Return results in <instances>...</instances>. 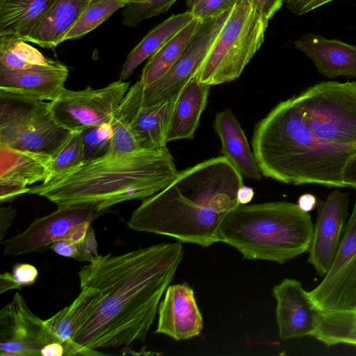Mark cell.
Segmentation results:
<instances>
[{
	"label": "cell",
	"mask_w": 356,
	"mask_h": 356,
	"mask_svg": "<svg viewBox=\"0 0 356 356\" xmlns=\"http://www.w3.org/2000/svg\"><path fill=\"white\" fill-rule=\"evenodd\" d=\"M129 88V82L120 79L99 89L65 88L56 99L48 102L49 108L59 125L72 133L81 132L111 122Z\"/></svg>",
	"instance_id": "9"
},
{
	"label": "cell",
	"mask_w": 356,
	"mask_h": 356,
	"mask_svg": "<svg viewBox=\"0 0 356 356\" xmlns=\"http://www.w3.org/2000/svg\"><path fill=\"white\" fill-rule=\"evenodd\" d=\"M156 333L176 341L199 336L203 319L197 305L193 289L187 283L169 286L159 303Z\"/></svg>",
	"instance_id": "15"
},
{
	"label": "cell",
	"mask_w": 356,
	"mask_h": 356,
	"mask_svg": "<svg viewBox=\"0 0 356 356\" xmlns=\"http://www.w3.org/2000/svg\"><path fill=\"white\" fill-rule=\"evenodd\" d=\"M256 12L268 22L282 7L285 0H248Z\"/></svg>",
	"instance_id": "39"
},
{
	"label": "cell",
	"mask_w": 356,
	"mask_h": 356,
	"mask_svg": "<svg viewBox=\"0 0 356 356\" xmlns=\"http://www.w3.org/2000/svg\"><path fill=\"white\" fill-rule=\"evenodd\" d=\"M91 222H82L72 228L63 238L64 240L72 243L82 244Z\"/></svg>",
	"instance_id": "41"
},
{
	"label": "cell",
	"mask_w": 356,
	"mask_h": 356,
	"mask_svg": "<svg viewBox=\"0 0 356 356\" xmlns=\"http://www.w3.org/2000/svg\"><path fill=\"white\" fill-rule=\"evenodd\" d=\"M294 97L318 140L334 147H356V81H323Z\"/></svg>",
	"instance_id": "7"
},
{
	"label": "cell",
	"mask_w": 356,
	"mask_h": 356,
	"mask_svg": "<svg viewBox=\"0 0 356 356\" xmlns=\"http://www.w3.org/2000/svg\"><path fill=\"white\" fill-rule=\"evenodd\" d=\"M121 1L124 2L126 5L134 1L135 0H120Z\"/></svg>",
	"instance_id": "50"
},
{
	"label": "cell",
	"mask_w": 356,
	"mask_h": 356,
	"mask_svg": "<svg viewBox=\"0 0 356 356\" xmlns=\"http://www.w3.org/2000/svg\"><path fill=\"white\" fill-rule=\"evenodd\" d=\"M71 134L72 132L54 120L47 103V105L20 134L11 147L51 156Z\"/></svg>",
	"instance_id": "25"
},
{
	"label": "cell",
	"mask_w": 356,
	"mask_h": 356,
	"mask_svg": "<svg viewBox=\"0 0 356 356\" xmlns=\"http://www.w3.org/2000/svg\"><path fill=\"white\" fill-rule=\"evenodd\" d=\"M243 177L223 156L179 172L165 188L144 199L127 226L137 232L171 236L209 247L218 242V227L239 203Z\"/></svg>",
	"instance_id": "2"
},
{
	"label": "cell",
	"mask_w": 356,
	"mask_h": 356,
	"mask_svg": "<svg viewBox=\"0 0 356 356\" xmlns=\"http://www.w3.org/2000/svg\"><path fill=\"white\" fill-rule=\"evenodd\" d=\"M54 62L27 42L15 35H0L1 68L26 70L35 66L48 65Z\"/></svg>",
	"instance_id": "29"
},
{
	"label": "cell",
	"mask_w": 356,
	"mask_h": 356,
	"mask_svg": "<svg viewBox=\"0 0 356 356\" xmlns=\"http://www.w3.org/2000/svg\"><path fill=\"white\" fill-rule=\"evenodd\" d=\"M49 248L60 256L83 261L81 252V244L61 239L53 243Z\"/></svg>",
	"instance_id": "38"
},
{
	"label": "cell",
	"mask_w": 356,
	"mask_h": 356,
	"mask_svg": "<svg viewBox=\"0 0 356 356\" xmlns=\"http://www.w3.org/2000/svg\"><path fill=\"white\" fill-rule=\"evenodd\" d=\"M84 161L81 132H74L66 141L50 156L49 175L46 183L54 177L77 166Z\"/></svg>",
	"instance_id": "31"
},
{
	"label": "cell",
	"mask_w": 356,
	"mask_h": 356,
	"mask_svg": "<svg viewBox=\"0 0 356 356\" xmlns=\"http://www.w3.org/2000/svg\"><path fill=\"white\" fill-rule=\"evenodd\" d=\"M177 0H135L125 6L122 13V23L130 27L143 20L166 13Z\"/></svg>",
	"instance_id": "32"
},
{
	"label": "cell",
	"mask_w": 356,
	"mask_h": 356,
	"mask_svg": "<svg viewBox=\"0 0 356 356\" xmlns=\"http://www.w3.org/2000/svg\"><path fill=\"white\" fill-rule=\"evenodd\" d=\"M232 8L215 18L201 21L180 57L160 79L147 86L139 79L130 86L128 92L140 106L163 101L180 90L197 74Z\"/></svg>",
	"instance_id": "8"
},
{
	"label": "cell",
	"mask_w": 356,
	"mask_h": 356,
	"mask_svg": "<svg viewBox=\"0 0 356 356\" xmlns=\"http://www.w3.org/2000/svg\"><path fill=\"white\" fill-rule=\"evenodd\" d=\"M84 161L102 156L111 145L113 128L110 123L88 128L81 132Z\"/></svg>",
	"instance_id": "33"
},
{
	"label": "cell",
	"mask_w": 356,
	"mask_h": 356,
	"mask_svg": "<svg viewBox=\"0 0 356 356\" xmlns=\"http://www.w3.org/2000/svg\"><path fill=\"white\" fill-rule=\"evenodd\" d=\"M50 156L0 145V185L27 188L44 182Z\"/></svg>",
	"instance_id": "20"
},
{
	"label": "cell",
	"mask_w": 356,
	"mask_h": 356,
	"mask_svg": "<svg viewBox=\"0 0 356 356\" xmlns=\"http://www.w3.org/2000/svg\"><path fill=\"white\" fill-rule=\"evenodd\" d=\"M210 86L200 82L197 75L181 90L167 141L192 139L208 101Z\"/></svg>",
	"instance_id": "21"
},
{
	"label": "cell",
	"mask_w": 356,
	"mask_h": 356,
	"mask_svg": "<svg viewBox=\"0 0 356 356\" xmlns=\"http://www.w3.org/2000/svg\"><path fill=\"white\" fill-rule=\"evenodd\" d=\"M168 149H142L128 154L108 152L83 161L46 183L30 187L58 207L82 206L108 210L132 200H144L167 187L177 176Z\"/></svg>",
	"instance_id": "3"
},
{
	"label": "cell",
	"mask_w": 356,
	"mask_h": 356,
	"mask_svg": "<svg viewBox=\"0 0 356 356\" xmlns=\"http://www.w3.org/2000/svg\"><path fill=\"white\" fill-rule=\"evenodd\" d=\"M81 248L83 250L90 252L94 256L98 255L97 243L95 238V234L91 225L88 229L84 241L81 244Z\"/></svg>",
	"instance_id": "45"
},
{
	"label": "cell",
	"mask_w": 356,
	"mask_h": 356,
	"mask_svg": "<svg viewBox=\"0 0 356 356\" xmlns=\"http://www.w3.org/2000/svg\"><path fill=\"white\" fill-rule=\"evenodd\" d=\"M74 300L49 318L44 320L45 325L56 336L65 349V356L105 355L73 341L79 329L90 318L95 310L99 297V291L83 286Z\"/></svg>",
	"instance_id": "17"
},
{
	"label": "cell",
	"mask_w": 356,
	"mask_h": 356,
	"mask_svg": "<svg viewBox=\"0 0 356 356\" xmlns=\"http://www.w3.org/2000/svg\"><path fill=\"white\" fill-rule=\"evenodd\" d=\"M200 0H186V6L191 9Z\"/></svg>",
	"instance_id": "49"
},
{
	"label": "cell",
	"mask_w": 356,
	"mask_h": 356,
	"mask_svg": "<svg viewBox=\"0 0 356 356\" xmlns=\"http://www.w3.org/2000/svg\"><path fill=\"white\" fill-rule=\"evenodd\" d=\"M56 341L60 342L19 293L1 309V356H39L44 346Z\"/></svg>",
	"instance_id": "10"
},
{
	"label": "cell",
	"mask_w": 356,
	"mask_h": 356,
	"mask_svg": "<svg viewBox=\"0 0 356 356\" xmlns=\"http://www.w3.org/2000/svg\"><path fill=\"white\" fill-rule=\"evenodd\" d=\"M47 103L0 90V145L13 147Z\"/></svg>",
	"instance_id": "24"
},
{
	"label": "cell",
	"mask_w": 356,
	"mask_h": 356,
	"mask_svg": "<svg viewBox=\"0 0 356 356\" xmlns=\"http://www.w3.org/2000/svg\"><path fill=\"white\" fill-rule=\"evenodd\" d=\"M126 4L120 0H90L80 17L63 38L79 39L95 29Z\"/></svg>",
	"instance_id": "30"
},
{
	"label": "cell",
	"mask_w": 356,
	"mask_h": 356,
	"mask_svg": "<svg viewBox=\"0 0 356 356\" xmlns=\"http://www.w3.org/2000/svg\"><path fill=\"white\" fill-rule=\"evenodd\" d=\"M90 0H56L33 31L23 40L54 49L63 38Z\"/></svg>",
	"instance_id": "22"
},
{
	"label": "cell",
	"mask_w": 356,
	"mask_h": 356,
	"mask_svg": "<svg viewBox=\"0 0 356 356\" xmlns=\"http://www.w3.org/2000/svg\"><path fill=\"white\" fill-rule=\"evenodd\" d=\"M194 18L189 10L181 14L172 15L152 29L127 55L120 79L125 81L129 78L139 65L155 54Z\"/></svg>",
	"instance_id": "27"
},
{
	"label": "cell",
	"mask_w": 356,
	"mask_h": 356,
	"mask_svg": "<svg viewBox=\"0 0 356 356\" xmlns=\"http://www.w3.org/2000/svg\"><path fill=\"white\" fill-rule=\"evenodd\" d=\"M110 209L99 211L93 207L74 206L58 207L50 214L36 218L22 233L1 241L3 254L19 256L42 252L54 242L63 239L76 225L93 220Z\"/></svg>",
	"instance_id": "11"
},
{
	"label": "cell",
	"mask_w": 356,
	"mask_h": 356,
	"mask_svg": "<svg viewBox=\"0 0 356 356\" xmlns=\"http://www.w3.org/2000/svg\"><path fill=\"white\" fill-rule=\"evenodd\" d=\"M268 23L248 0H238L196 74L198 80L211 86L239 77L262 44Z\"/></svg>",
	"instance_id": "6"
},
{
	"label": "cell",
	"mask_w": 356,
	"mask_h": 356,
	"mask_svg": "<svg viewBox=\"0 0 356 356\" xmlns=\"http://www.w3.org/2000/svg\"><path fill=\"white\" fill-rule=\"evenodd\" d=\"M183 255L178 242L95 256L78 275L80 287L96 289L100 297L73 341L95 350L145 341Z\"/></svg>",
	"instance_id": "1"
},
{
	"label": "cell",
	"mask_w": 356,
	"mask_h": 356,
	"mask_svg": "<svg viewBox=\"0 0 356 356\" xmlns=\"http://www.w3.org/2000/svg\"><path fill=\"white\" fill-rule=\"evenodd\" d=\"M16 281L13 277L12 273L5 272L0 275V293H3L9 290L20 289Z\"/></svg>",
	"instance_id": "46"
},
{
	"label": "cell",
	"mask_w": 356,
	"mask_h": 356,
	"mask_svg": "<svg viewBox=\"0 0 356 356\" xmlns=\"http://www.w3.org/2000/svg\"><path fill=\"white\" fill-rule=\"evenodd\" d=\"M294 44L326 78H356V45L314 33L302 35Z\"/></svg>",
	"instance_id": "18"
},
{
	"label": "cell",
	"mask_w": 356,
	"mask_h": 356,
	"mask_svg": "<svg viewBox=\"0 0 356 356\" xmlns=\"http://www.w3.org/2000/svg\"><path fill=\"white\" fill-rule=\"evenodd\" d=\"M273 295L277 301L275 313L280 337L288 340L312 337L318 310L302 284L295 279L285 278L274 286Z\"/></svg>",
	"instance_id": "14"
},
{
	"label": "cell",
	"mask_w": 356,
	"mask_h": 356,
	"mask_svg": "<svg viewBox=\"0 0 356 356\" xmlns=\"http://www.w3.org/2000/svg\"><path fill=\"white\" fill-rule=\"evenodd\" d=\"M11 273L20 288L33 284L38 276L37 268L29 264H15Z\"/></svg>",
	"instance_id": "37"
},
{
	"label": "cell",
	"mask_w": 356,
	"mask_h": 356,
	"mask_svg": "<svg viewBox=\"0 0 356 356\" xmlns=\"http://www.w3.org/2000/svg\"><path fill=\"white\" fill-rule=\"evenodd\" d=\"M308 292L320 312L356 309V254L334 277L323 279Z\"/></svg>",
	"instance_id": "23"
},
{
	"label": "cell",
	"mask_w": 356,
	"mask_h": 356,
	"mask_svg": "<svg viewBox=\"0 0 356 356\" xmlns=\"http://www.w3.org/2000/svg\"><path fill=\"white\" fill-rule=\"evenodd\" d=\"M252 147L261 175L293 185L347 187L343 168L356 147L318 140L304 120L294 96L280 102L255 126Z\"/></svg>",
	"instance_id": "4"
},
{
	"label": "cell",
	"mask_w": 356,
	"mask_h": 356,
	"mask_svg": "<svg viewBox=\"0 0 356 356\" xmlns=\"http://www.w3.org/2000/svg\"><path fill=\"white\" fill-rule=\"evenodd\" d=\"M254 194L252 188L243 184L238 191L237 198L239 204H247L249 203L252 200Z\"/></svg>",
	"instance_id": "48"
},
{
	"label": "cell",
	"mask_w": 356,
	"mask_h": 356,
	"mask_svg": "<svg viewBox=\"0 0 356 356\" xmlns=\"http://www.w3.org/2000/svg\"><path fill=\"white\" fill-rule=\"evenodd\" d=\"M314 228L309 213L297 204H238L221 222L218 238L244 259L284 264L309 251Z\"/></svg>",
	"instance_id": "5"
},
{
	"label": "cell",
	"mask_w": 356,
	"mask_h": 356,
	"mask_svg": "<svg viewBox=\"0 0 356 356\" xmlns=\"http://www.w3.org/2000/svg\"><path fill=\"white\" fill-rule=\"evenodd\" d=\"M113 128L111 145L108 152L128 154L142 149L127 122L115 113L111 122Z\"/></svg>",
	"instance_id": "35"
},
{
	"label": "cell",
	"mask_w": 356,
	"mask_h": 356,
	"mask_svg": "<svg viewBox=\"0 0 356 356\" xmlns=\"http://www.w3.org/2000/svg\"><path fill=\"white\" fill-rule=\"evenodd\" d=\"M17 216V211L12 207H1L0 209V241H2L7 230L10 226L13 219Z\"/></svg>",
	"instance_id": "42"
},
{
	"label": "cell",
	"mask_w": 356,
	"mask_h": 356,
	"mask_svg": "<svg viewBox=\"0 0 356 356\" xmlns=\"http://www.w3.org/2000/svg\"><path fill=\"white\" fill-rule=\"evenodd\" d=\"M343 180L347 186L356 189V152L349 158L343 168Z\"/></svg>",
	"instance_id": "43"
},
{
	"label": "cell",
	"mask_w": 356,
	"mask_h": 356,
	"mask_svg": "<svg viewBox=\"0 0 356 356\" xmlns=\"http://www.w3.org/2000/svg\"><path fill=\"white\" fill-rule=\"evenodd\" d=\"M68 75L67 67L57 60L48 65L26 70L0 67V90L42 102H51L65 88Z\"/></svg>",
	"instance_id": "16"
},
{
	"label": "cell",
	"mask_w": 356,
	"mask_h": 356,
	"mask_svg": "<svg viewBox=\"0 0 356 356\" xmlns=\"http://www.w3.org/2000/svg\"><path fill=\"white\" fill-rule=\"evenodd\" d=\"M334 0H285L288 8L301 15Z\"/></svg>",
	"instance_id": "40"
},
{
	"label": "cell",
	"mask_w": 356,
	"mask_h": 356,
	"mask_svg": "<svg viewBox=\"0 0 356 356\" xmlns=\"http://www.w3.org/2000/svg\"><path fill=\"white\" fill-rule=\"evenodd\" d=\"M238 0H200L191 10L195 18L204 21L215 18L232 8Z\"/></svg>",
	"instance_id": "36"
},
{
	"label": "cell",
	"mask_w": 356,
	"mask_h": 356,
	"mask_svg": "<svg viewBox=\"0 0 356 356\" xmlns=\"http://www.w3.org/2000/svg\"><path fill=\"white\" fill-rule=\"evenodd\" d=\"M181 90L163 101L147 107L140 106L127 92L115 113L127 122L141 149L166 147L170 122Z\"/></svg>",
	"instance_id": "13"
},
{
	"label": "cell",
	"mask_w": 356,
	"mask_h": 356,
	"mask_svg": "<svg viewBox=\"0 0 356 356\" xmlns=\"http://www.w3.org/2000/svg\"><path fill=\"white\" fill-rule=\"evenodd\" d=\"M56 0H0V35L23 40L35 29Z\"/></svg>",
	"instance_id": "26"
},
{
	"label": "cell",
	"mask_w": 356,
	"mask_h": 356,
	"mask_svg": "<svg viewBox=\"0 0 356 356\" xmlns=\"http://www.w3.org/2000/svg\"><path fill=\"white\" fill-rule=\"evenodd\" d=\"M213 129L220 139L222 156L245 178L260 180L261 172L241 124L230 108L216 114Z\"/></svg>",
	"instance_id": "19"
},
{
	"label": "cell",
	"mask_w": 356,
	"mask_h": 356,
	"mask_svg": "<svg viewBox=\"0 0 356 356\" xmlns=\"http://www.w3.org/2000/svg\"><path fill=\"white\" fill-rule=\"evenodd\" d=\"M356 254V200L350 217L346 224L339 248L327 274L329 280L337 275Z\"/></svg>",
	"instance_id": "34"
},
{
	"label": "cell",
	"mask_w": 356,
	"mask_h": 356,
	"mask_svg": "<svg viewBox=\"0 0 356 356\" xmlns=\"http://www.w3.org/2000/svg\"><path fill=\"white\" fill-rule=\"evenodd\" d=\"M201 21L194 18L166 42L146 63L140 78L145 86L160 79L180 57Z\"/></svg>",
	"instance_id": "28"
},
{
	"label": "cell",
	"mask_w": 356,
	"mask_h": 356,
	"mask_svg": "<svg viewBox=\"0 0 356 356\" xmlns=\"http://www.w3.org/2000/svg\"><path fill=\"white\" fill-rule=\"evenodd\" d=\"M348 204L349 194L339 189L325 200H318L307 261L321 277L327 274L337 254L348 216Z\"/></svg>",
	"instance_id": "12"
},
{
	"label": "cell",
	"mask_w": 356,
	"mask_h": 356,
	"mask_svg": "<svg viewBox=\"0 0 356 356\" xmlns=\"http://www.w3.org/2000/svg\"><path fill=\"white\" fill-rule=\"evenodd\" d=\"M65 355L64 346L60 342H52L44 346L41 350L42 356H63Z\"/></svg>",
	"instance_id": "47"
},
{
	"label": "cell",
	"mask_w": 356,
	"mask_h": 356,
	"mask_svg": "<svg viewBox=\"0 0 356 356\" xmlns=\"http://www.w3.org/2000/svg\"><path fill=\"white\" fill-rule=\"evenodd\" d=\"M317 197L311 193H305L300 195L297 202L300 209L307 213L314 210L317 207Z\"/></svg>",
	"instance_id": "44"
}]
</instances>
